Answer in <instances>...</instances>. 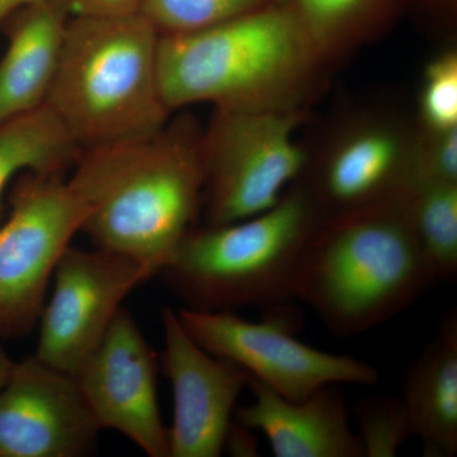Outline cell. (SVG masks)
Returning a JSON list of instances; mask_svg holds the SVG:
<instances>
[{"instance_id":"cell-19","label":"cell","mask_w":457,"mask_h":457,"mask_svg":"<svg viewBox=\"0 0 457 457\" xmlns=\"http://www.w3.org/2000/svg\"><path fill=\"white\" fill-rule=\"evenodd\" d=\"M405 209L433 278L457 273V182L416 176L404 195Z\"/></svg>"},{"instance_id":"cell-14","label":"cell","mask_w":457,"mask_h":457,"mask_svg":"<svg viewBox=\"0 0 457 457\" xmlns=\"http://www.w3.org/2000/svg\"><path fill=\"white\" fill-rule=\"evenodd\" d=\"M254 402L236 408L239 425L266 436L276 457H363L350 427L345 400L335 385L321 387L302 402H291L251 378Z\"/></svg>"},{"instance_id":"cell-21","label":"cell","mask_w":457,"mask_h":457,"mask_svg":"<svg viewBox=\"0 0 457 457\" xmlns=\"http://www.w3.org/2000/svg\"><path fill=\"white\" fill-rule=\"evenodd\" d=\"M418 129L423 132L457 129V51L433 56L423 69L418 96Z\"/></svg>"},{"instance_id":"cell-26","label":"cell","mask_w":457,"mask_h":457,"mask_svg":"<svg viewBox=\"0 0 457 457\" xmlns=\"http://www.w3.org/2000/svg\"><path fill=\"white\" fill-rule=\"evenodd\" d=\"M422 7L444 25L453 27L456 23L457 0H420Z\"/></svg>"},{"instance_id":"cell-9","label":"cell","mask_w":457,"mask_h":457,"mask_svg":"<svg viewBox=\"0 0 457 457\" xmlns=\"http://www.w3.org/2000/svg\"><path fill=\"white\" fill-rule=\"evenodd\" d=\"M179 321L204 351L237 363L252 378L291 402L327 385L378 384L374 366L354 357L317 350L297 341L281 318L252 323L233 311L180 309Z\"/></svg>"},{"instance_id":"cell-17","label":"cell","mask_w":457,"mask_h":457,"mask_svg":"<svg viewBox=\"0 0 457 457\" xmlns=\"http://www.w3.org/2000/svg\"><path fill=\"white\" fill-rule=\"evenodd\" d=\"M411 0H287L328 62L392 29Z\"/></svg>"},{"instance_id":"cell-22","label":"cell","mask_w":457,"mask_h":457,"mask_svg":"<svg viewBox=\"0 0 457 457\" xmlns=\"http://www.w3.org/2000/svg\"><path fill=\"white\" fill-rule=\"evenodd\" d=\"M354 414L363 457H394L413 437L402 399L370 396L357 404Z\"/></svg>"},{"instance_id":"cell-27","label":"cell","mask_w":457,"mask_h":457,"mask_svg":"<svg viewBox=\"0 0 457 457\" xmlns=\"http://www.w3.org/2000/svg\"><path fill=\"white\" fill-rule=\"evenodd\" d=\"M40 2H44V0H0V25L21 9L37 4Z\"/></svg>"},{"instance_id":"cell-24","label":"cell","mask_w":457,"mask_h":457,"mask_svg":"<svg viewBox=\"0 0 457 457\" xmlns=\"http://www.w3.org/2000/svg\"><path fill=\"white\" fill-rule=\"evenodd\" d=\"M71 17H119L137 13L140 0H62Z\"/></svg>"},{"instance_id":"cell-6","label":"cell","mask_w":457,"mask_h":457,"mask_svg":"<svg viewBox=\"0 0 457 457\" xmlns=\"http://www.w3.org/2000/svg\"><path fill=\"white\" fill-rule=\"evenodd\" d=\"M305 111L215 108L201 134L206 224L245 220L278 203L309 163L295 134Z\"/></svg>"},{"instance_id":"cell-8","label":"cell","mask_w":457,"mask_h":457,"mask_svg":"<svg viewBox=\"0 0 457 457\" xmlns=\"http://www.w3.org/2000/svg\"><path fill=\"white\" fill-rule=\"evenodd\" d=\"M420 130L396 114L354 113L309 156L302 182L327 220L404 196L416 177Z\"/></svg>"},{"instance_id":"cell-25","label":"cell","mask_w":457,"mask_h":457,"mask_svg":"<svg viewBox=\"0 0 457 457\" xmlns=\"http://www.w3.org/2000/svg\"><path fill=\"white\" fill-rule=\"evenodd\" d=\"M257 444L253 435H252V429L246 428V427L239 425V423H231L230 428H228L227 440H225L224 449H228L233 455L237 456H254L255 451H257Z\"/></svg>"},{"instance_id":"cell-29","label":"cell","mask_w":457,"mask_h":457,"mask_svg":"<svg viewBox=\"0 0 457 457\" xmlns=\"http://www.w3.org/2000/svg\"><path fill=\"white\" fill-rule=\"evenodd\" d=\"M273 2H276V3H286V2H287V0H273Z\"/></svg>"},{"instance_id":"cell-28","label":"cell","mask_w":457,"mask_h":457,"mask_svg":"<svg viewBox=\"0 0 457 457\" xmlns=\"http://www.w3.org/2000/svg\"><path fill=\"white\" fill-rule=\"evenodd\" d=\"M13 365V361L9 359L8 354L5 353V351L3 350L2 345H0V389H2L3 385L7 381Z\"/></svg>"},{"instance_id":"cell-5","label":"cell","mask_w":457,"mask_h":457,"mask_svg":"<svg viewBox=\"0 0 457 457\" xmlns=\"http://www.w3.org/2000/svg\"><path fill=\"white\" fill-rule=\"evenodd\" d=\"M326 220L297 179L266 212L189 230L158 276L189 309L278 308L295 299L306 248Z\"/></svg>"},{"instance_id":"cell-3","label":"cell","mask_w":457,"mask_h":457,"mask_svg":"<svg viewBox=\"0 0 457 457\" xmlns=\"http://www.w3.org/2000/svg\"><path fill=\"white\" fill-rule=\"evenodd\" d=\"M403 197L328 219L306 248L295 299L333 335L380 326L436 281Z\"/></svg>"},{"instance_id":"cell-11","label":"cell","mask_w":457,"mask_h":457,"mask_svg":"<svg viewBox=\"0 0 457 457\" xmlns=\"http://www.w3.org/2000/svg\"><path fill=\"white\" fill-rule=\"evenodd\" d=\"M158 361L128 309L114 315L106 335L77 376L102 429H113L150 457H170V432L156 392Z\"/></svg>"},{"instance_id":"cell-1","label":"cell","mask_w":457,"mask_h":457,"mask_svg":"<svg viewBox=\"0 0 457 457\" xmlns=\"http://www.w3.org/2000/svg\"><path fill=\"white\" fill-rule=\"evenodd\" d=\"M69 185L87 207L96 248L158 276L204 209L201 134L187 121L139 139L84 149Z\"/></svg>"},{"instance_id":"cell-20","label":"cell","mask_w":457,"mask_h":457,"mask_svg":"<svg viewBox=\"0 0 457 457\" xmlns=\"http://www.w3.org/2000/svg\"><path fill=\"white\" fill-rule=\"evenodd\" d=\"M276 3L273 0H140L139 11L159 37L203 31Z\"/></svg>"},{"instance_id":"cell-18","label":"cell","mask_w":457,"mask_h":457,"mask_svg":"<svg viewBox=\"0 0 457 457\" xmlns=\"http://www.w3.org/2000/svg\"><path fill=\"white\" fill-rule=\"evenodd\" d=\"M80 152L46 104L0 123V222L12 180L26 171L62 176Z\"/></svg>"},{"instance_id":"cell-23","label":"cell","mask_w":457,"mask_h":457,"mask_svg":"<svg viewBox=\"0 0 457 457\" xmlns=\"http://www.w3.org/2000/svg\"><path fill=\"white\" fill-rule=\"evenodd\" d=\"M416 176L457 182V129L435 134L420 130Z\"/></svg>"},{"instance_id":"cell-16","label":"cell","mask_w":457,"mask_h":457,"mask_svg":"<svg viewBox=\"0 0 457 457\" xmlns=\"http://www.w3.org/2000/svg\"><path fill=\"white\" fill-rule=\"evenodd\" d=\"M403 404L413 437L427 457L457 453V315L450 312L440 330L408 370Z\"/></svg>"},{"instance_id":"cell-2","label":"cell","mask_w":457,"mask_h":457,"mask_svg":"<svg viewBox=\"0 0 457 457\" xmlns=\"http://www.w3.org/2000/svg\"><path fill=\"white\" fill-rule=\"evenodd\" d=\"M328 65L287 3H270L203 31L159 37V83L170 113L201 104L305 111Z\"/></svg>"},{"instance_id":"cell-4","label":"cell","mask_w":457,"mask_h":457,"mask_svg":"<svg viewBox=\"0 0 457 457\" xmlns=\"http://www.w3.org/2000/svg\"><path fill=\"white\" fill-rule=\"evenodd\" d=\"M158 49V33L139 13L69 18L45 104L80 150L149 137L167 125Z\"/></svg>"},{"instance_id":"cell-12","label":"cell","mask_w":457,"mask_h":457,"mask_svg":"<svg viewBox=\"0 0 457 457\" xmlns=\"http://www.w3.org/2000/svg\"><path fill=\"white\" fill-rule=\"evenodd\" d=\"M101 431L75 376L37 356L14 362L0 389V457L86 456Z\"/></svg>"},{"instance_id":"cell-10","label":"cell","mask_w":457,"mask_h":457,"mask_svg":"<svg viewBox=\"0 0 457 457\" xmlns=\"http://www.w3.org/2000/svg\"><path fill=\"white\" fill-rule=\"evenodd\" d=\"M53 278L55 287L38 320L35 356L77 376L106 335L125 297L154 275L131 258L69 245Z\"/></svg>"},{"instance_id":"cell-15","label":"cell","mask_w":457,"mask_h":457,"mask_svg":"<svg viewBox=\"0 0 457 457\" xmlns=\"http://www.w3.org/2000/svg\"><path fill=\"white\" fill-rule=\"evenodd\" d=\"M69 18L62 0H44L5 21L8 46L0 59V123L44 106Z\"/></svg>"},{"instance_id":"cell-7","label":"cell","mask_w":457,"mask_h":457,"mask_svg":"<svg viewBox=\"0 0 457 457\" xmlns=\"http://www.w3.org/2000/svg\"><path fill=\"white\" fill-rule=\"evenodd\" d=\"M0 222V336L29 335L40 320L60 257L82 231L87 207L62 176L26 173Z\"/></svg>"},{"instance_id":"cell-13","label":"cell","mask_w":457,"mask_h":457,"mask_svg":"<svg viewBox=\"0 0 457 457\" xmlns=\"http://www.w3.org/2000/svg\"><path fill=\"white\" fill-rule=\"evenodd\" d=\"M164 374L173 387L170 457H219L224 451L237 400L252 376L204 351L186 332L177 312H162Z\"/></svg>"}]
</instances>
